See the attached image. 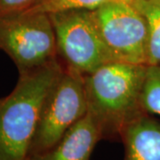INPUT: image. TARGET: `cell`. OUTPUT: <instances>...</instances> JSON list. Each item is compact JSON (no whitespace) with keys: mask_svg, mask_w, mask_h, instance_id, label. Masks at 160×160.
Returning a JSON list of instances; mask_svg holds the SVG:
<instances>
[{"mask_svg":"<svg viewBox=\"0 0 160 160\" xmlns=\"http://www.w3.org/2000/svg\"><path fill=\"white\" fill-rule=\"evenodd\" d=\"M120 0H39L29 11L53 13L69 10H95L110 2Z\"/></svg>","mask_w":160,"mask_h":160,"instance_id":"8fae6325","label":"cell"},{"mask_svg":"<svg viewBox=\"0 0 160 160\" xmlns=\"http://www.w3.org/2000/svg\"><path fill=\"white\" fill-rule=\"evenodd\" d=\"M0 50L11 58L19 74L58 61L50 15L26 10L0 16Z\"/></svg>","mask_w":160,"mask_h":160,"instance_id":"3957f363","label":"cell"},{"mask_svg":"<svg viewBox=\"0 0 160 160\" xmlns=\"http://www.w3.org/2000/svg\"><path fill=\"white\" fill-rule=\"evenodd\" d=\"M39 0H0V16L29 10Z\"/></svg>","mask_w":160,"mask_h":160,"instance_id":"7c38bea8","label":"cell"},{"mask_svg":"<svg viewBox=\"0 0 160 160\" xmlns=\"http://www.w3.org/2000/svg\"><path fill=\"white\" fill-rule=\"evenodd\" d=\"M92 14L114 62L148 65L146 21L129 1L105 4Z\"/></svg>","mask_w":160,"mask_h":160,"instance_id":"8992f818","label":"cell"},{"mask_svg":"<svg viewBox=\"0 0 160 160\" xmlns=\"http://www.w3.org/2000/svg\"><path fill=\"white\" fill-rule=\"evenodd\" d=\"M124 160H160V123L143 112L121 132Z\"/></svg>","mask_w":160,"mask_h":160,"instance_id":"ba28073f","label":"cell"},{"mask_svg":"<svg viewBox=\"0 0 160 160\" xmlns=\"http://www.w3.org/2000/svg\"><path fill=\"white\" fill-rule=\"evenodd\" d=\"M102 138L101 128L89 113L77 122L52 149L29 160H90Z\"/></svg>","mask_w":160,"mask_h":160,"instance_id":"52a82bcc","label":"cell"},{"mask_svg":"<svg viewBox=\"0 0 160 160\" xmlns=\"http://www.w3.org/2000/svg\"><path fill=\"white\" fill-rule=\"evenodd\" d=\"M148 65L110 62L84 76L87 113L103 139L120 138L125 126L143 113L141 95Z\"/></svg>","mask_w":160,"mask_h":160,"instance_id":"6da1fadb","label":"cell"},{"mask_svg":"<svg viewBox=\"0 0 160 160\" xmlns=\"http://www.w3.org/2000/svg\"><path fill=\"white\" fill-rule=\"evenodd\" d=\"M86 113L84 76L63 67L44 103L29 158L52 149Z\"/></svg>","mask_w":160,"mask_h":160,"instance_id":"5b68a950","label":"cell"},{"mask_svg":"<svg viewBox=\"0 0 160 160\" xmlns=\"http://www.w3.org/2000/svg\"><path fill=\"white\" fill-rule=\"evenodd\" d=\"M129 2L146 21L148 66L160 65V0H132Z\"/></svg>","mask_w":160,"mask_h":160,"instance_id":"9c48e42d","label":"cell"},{"mask_svg":"<svg viewBox=\"0 0 160 160\" xmlns=\"http://www.w3.org/2000/svg\"><path fill=\"white\" fill-rule=\"evenodd\" d=\"M53 26L59 61L64 68L89 74L114 62L100 34L91 10L49 13Z\"/></svg>","mask_w":160,"mask_h":160,"instance_id":"277c9868","label":"cell"},{"mask_svg":"<svg viewBox=\"0 0 160 160\" xmlns=\"http://www.w3.org/2000/svg\"><path fill=\"white\" fill-rule=\"evenodd\" d=\"M127 1H132V0H127Z\"/></svg>","mask_w":160,"mask_h":160,"instance_id":"4fadbf2b","label":"cell"},{"mask_svg":"<svg viewBox=\"0 0 160 160\" xmlns=\"http://www.w3.org/2000/svg\"><path fill=\"white\" fill-rule=\"evenodd\" d=\"M62 70L58 60L19 74L14 89L0 98V160H29L44 103Z\"/></svg>","mask_w":160,"mask_h":160,"instance_id":"7a4b0ae2","label":"cell"},{"mask_svg":"<svg viewBox=\"0 0 160 160\" xmlns=\"http://www.w3.org/2000/svg\"><path fill=\"white\" fill-rule=\"evenodd\" d=\"M141 105L144 112L160 116V65L147 67Z\"/></svg>","mask_w":160,"mask_h":160,"instance_id":"30bf717a","label":"cell"}]
</instances>
